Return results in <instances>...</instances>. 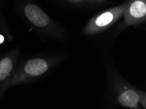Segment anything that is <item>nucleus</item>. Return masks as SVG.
<instances>
[{
	"label": "nucleus",
	"instance_id": "obj_7",
	"mask_svg": "<svg viewBox=\"0 0 146 109\" xmlns=\"http://www.w3.org/2000/svg\"><path fill=\"white\" fill-rule=\"evenodd\" d=\"M68 1H69L70 2H71V3H77L81 1L82 0H68Z\"/></svg>",
	"mask_w": 146,
	"mask_h": 109
},
{
	"label": "nucleus",
	"instance_id": "obj_4",
	"mask_svg": "<svg viewBox=\"0 0 146 109\" xmlns=\"http://www.w3.org/2000/svg\"><path fill=\"white\" fill-rule=\"evenodd\" d=\"M119 103L123 106L134 107L138 104L139 96L138 93L132 90H127L123 93L118 99Z\"/></svg>",
	"mask_w": 146,
	"mask_h": 109
},
{
	"label": "nucleus",
	"instance_id": "obj_8",
	"mask_svg": "<svg viewBox=\"0 0 146 109\" xmlns=\"http://www.w3.org/2000/svg\"><path fill=\"white\" fill-rule=\"evenodd\" d=\"M4 41V37L2 36L1 35H0V43H2Z\"/></svg>",
	"mask_w": 146,
	"mask_h": 109
},
{
	"label": "nucleus",
	"instance_id": "obj_1",
	"mask_svg": "<svg viewBox=\"0 0 146 109\" xmlns=\"http://www.w3.org/2000/svg\"><path fill=\"white\" fill-rule=\"evenodd\" d=\"M26 17L33 24L37 27H43L49 22V18L39 7L34 4H28L24 9Z\"/></svg>",
	"mask_w": 146,
	"mask_h": 109
},
{
	"label": "nucleus",
	"instance_id": "obj_5",
	"mask_svg": "<svg viewBox=\"0 0 146 109\" xmlns=\"http://www.w3.org/2000/svg\"><path fill=\"white\" fill-rule=\"evenodd\" d=\"M13 69L11 59L6 57L0 61V81H3L10 75Z\"/></svg>",
	"mask_w": 146,
	"mask_h": 109
},
{
	"label": "nucleus",
	"instance_id": "obj_2",
	"mask_svg": "<svg viewBox=\"0 0 146 109\" xmlns=\"http://www.w3.org/2000/svg\"><path fill=\"white\" fill-rule=\"evenodd\" d=\"M48 69L47 62L41 59H31L24 67L26 73L32 76H39L45 73Z\"/></svg>",
	"mask_w": 146,
	"mask_h": 109
},
{
	"label": "nucleus",
	"instance_id": "obj_3",
	"mask_svg": "<svg viewBox=\"0 0 146 109\" xmlns=\"http://www.w3.org/2000/svg\"><path fill=\"white\" fill-rule=\"evenodd\" d=\"M130 17L134 19H140L145 16L146 4L142 0H136L133 1L129 8Z\"/></svg>",
	"mask_w": 146,
	"mask_h": 109
},
{
	"label": "nucleus",
	"instance_id": "obj_6",
	"mask_svg": "<svg viewBox=\"0 0 146 109\" xmlns=\"http://www.w3.org/2000/svg\"><path fill=\"white\" fill-rule=\"evenodd\" d=\"M115 17L114 13L112 11H108L97 18L95 20V25L97 27L103 28L109 25L111 22L113 20Z\"/></svg>",
	"mask_w": 146,
	"mask_h": 109
}]
</instances>
